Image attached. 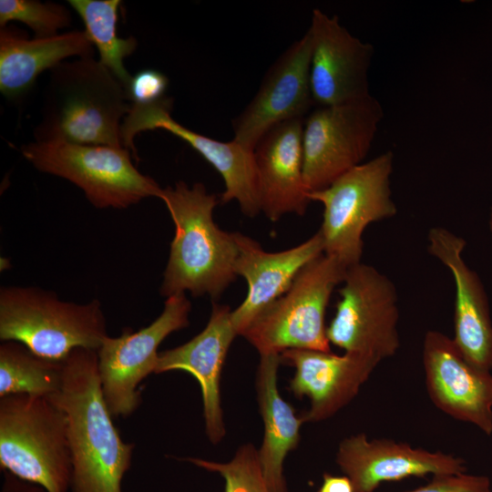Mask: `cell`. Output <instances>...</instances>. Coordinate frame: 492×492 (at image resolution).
Returning <instances> with one entry per match:
<instances>
[{
    "label": "cell",
    "instance_id": "obj_24",
    "mask_svg": "<svg viewBox=\"0 0 492 492\" xmlns=\"http://www.w3.org/2000/svg\"><path fill=\"white\" fill-rule=\"evenodd\" d=\"M69 5L78 14L85 32L97 49L99 62L109 69L128 91L132 76L124 66V59L137 48L133 36L122 38L117 35L118 12L120 0H69Z\"/></svg>",
    "mask_w": 492,
    "mask_h": 492
},
{
    "label": "cell",
    "instance_id": "obj_31",
    "mask_svg": "<svg viewBox=\"0 0 492 492\" xmlns=\"http://www.w3.org/2000/svg\"><path fill=\"white\" fill-rule=\"evenodd\" d=\"M317 492H354V486L346 476L324 473L323 483Z\"/></svg>",
    "mask_w": 492,
    "mask_h": 492
},
{
    "label": "cell",
    "instance_id": "obj_4",
    "mask_svg": "<svg viewBox=\"0 0 492 492\" xmlns=\"http://www.w3.org/2000/svg\"><path fill=\"white\" fill-rule=\"evenodd\" d=\"M0 467L47 492H68L71 488L67 420L49 397H0Z\"/></svg>",
    "mask_w": 492,
    "mask_h": 492
},
{
    "label": "cell",
    "instance_id": "obj_10",
    "mask_svg": "<svg viewBox=\"0 0 492 492\" xmlns=\"http://www.w3.org/2000/svg\"><path fill=\"white\" fill-rule=\"evenodd\" d=\"M383 117L382 106L372 95L309 113L302 129V172L309 193L362 164Z\"/></svg>",
    "mask_w": 492,
    "mask_h": 492
},
{
    "label": "cell",
    "instance_id": "obj_16",
    "mask_svg": "<svg viewBox=\"0 0 492 492\" xmlns=\"http://www.w3.org/2000/svg\"><path fill=\"white\" fill-rule=\"evenodd\" d=\"M336 463L350 478L354 492H374L383 482L409 477L460 475L466 470L460 457L388 439L369 441L364 433L339 444Z\"/></svg>",
    "mask_w": 492,
    "mask_h": 492
},
{
    "label": "cell",
    "instance_id": "obj_1",
    "mask_svg": "<svg viewBox=\"0 0 492 492\" xmlns=\"http://www.w3.org/2000/svg\"><path fill=\"white\" fill-rule=\"evenodd\" d=\"M66 414L73 492H123L135 445L121 438L103 395L97 351L77 348L64 360L58 391L47 396Z\"/></svg>",
    "mask_w": 492,
    "mask_h": 492
},
{
    "label": "cell",
    "instance_id": "obj_6",
    "mask_svg": "<svg viewBox=\"0 0 492 492\" xmlns=\"http://www.w3.org/2000/svg\"><path fill=\"white\" fill-rule=\"evenodd\" d=\"M348 267L324 253L306 264L288 291L264 309L241 333L260 354L288 349L331 352L325 313Z\"/></svg>",
    "mask_w": 492,
    "mask_h": 492
},
{
    "label": "cell",
    "instance_id": "obj_9",
    "mask_svg": "<svg viewBox=\"0 0 492 492\" xmlns=\"http://www.w3.org/2000/svg\"><path fill=\"white\" fill-rule=\"evenodd\" d=\"M339 295L326 329L330 343L379 363L395 355L400 339L393 282L374 267L359 262L348 268Z\"/></svg>",
    "mask_w": 492,
    "mask_h": 492
},
{
    "label": "cell",
    "instance_id": "obj_17",
    "mask_svg": "<svg viewBox=\"0 0 492 492\" xmlns=\"http://www.w3.org/2000/svg\"><path fill=\"white\" fill-rule=\"evenodd\" d=\"M281 363L295 369L290 390L310 399L302 414L304 422H320L335 415L358 394L379 362L355 354L288 349L280 354Z\"/></svg>",
    "mask_w": 492,
    "mask_h": 492
},
{
    "label": "cell",
    "instance_id": "obj_11",
    "mask_svg": "<svg viewBox=\"0 0 492 492\" xmlns=\"http://www.w3.org/2000/svg\"><path fill=\"white\" fill-rule=\"evenodd\" d=\"M191 304L185 293L166 299L160 315L149 325L104 340L97 367L105 402L113 417H128L141 403L140 383L157 367L160 343L172 333L190 324Z\"/></svg>",
    "mask_w": 492,
    "mask_h": 492
},
{
    "label": "cell",
    "instance_id": "obj_3",
    "mask_svg": "<svg viewBox=\"0 0 492 492\" xmlns=\"http://www.w3.org/2000/svg\"><path fill=\"white\" fill-rule=\"evenodd\" d=\"M160 200L175 226L169 261L160 286L162 296L189 292L217 301L235 280L238 247L234 232L220 230L213 220L220 198L202 183L178 181L163 189Z\"/></svg>",
    "mask_w": 492,
    "mask_h": 492
},
{
    "label": "cell",
    "instance_id": "obj_30",
    "mask_svg": "<svg viewBox=\"0 0 492 492\" xmlns=\"http://www.w3.org/2000/svg\"><path fill=\"white\" fill-rule=\"evenodd\" d=\"M3 475L0 492H47L41 486L20 479L6 471H3Z\"/></svg>",
    "mask_w": 492,
    "mask_h": 492
},
{
    "label": "cell",
    "instance_id": "obj_29",
    "mask_svg": "<svg viewBox=\"0 0 492 492\" xmlns=\"http://www.w3.org/2000/svg\"><path fill=\"white\" fill-rule=\"evenodd\" d=\"M407 492H492L490 480L485 476L437 475L430 483Z\"/></svg>",
    "mask_w": 492,
    "mask_h": 492
},
{
    "label": "cell",
    "instance_id": "obj_26",
    "mask_svg": "<svg viewBox=\"0 0 492 492\" xmlns=\"http://www.w3.org/2000/svg\"><path fill=\"white\" fill-rule=\"evenodd\" d=\"M18 21L32 29L36 38L59 35L61 29L70 26L72 18L68 8L53 2L36 0H1L0 27Z\"/></svg>",
    "mask_w": 492,
    "mask_h": 492
},
{
    "label": "cell",
    "instance_id": "obj_2",
    "mask_svg": "<svg viewBox=\"0 0 492 492\" xmlns=\"http://www.w3.org/2000/svg\"><path fill=\"white\" fill-rule=\"evenodd\" d=\"M128 101L126 87L93 56L65 60L50 70L35 141L124 148Z\"/></svg>",
    "mask_w": 492,
    "mask_h": 492
},
{
    "label": "cell",
    "instance_id": "obj_7",
    "mask_svg": "<svg viewBox=\"0 0 492 492\" xmlns=\"http://www.w3.org/2000/svg\"><path fill=\"white\" fill-rule=\"evenodd\" d=\"M393 164L394 154L386 151L308 194L311 201L323 206L319 231L324 254L348 268L361 262L366 227L397 213L390 188Z\"/></svg>",
    "mask_w": 492,
    "mask_h": 492
},
{
    "label": "cell",
    "instance_id": "obj_27",
    "mask_svg": "<svg viewBox=\"0 0 492 492\" xmlns=\"http://www.w3.org/2000/svg\"><path fill=\"white\" fill-rule=\"evenodd\" d=\"M199 467L218 473L224 479V492H269L252 444H244L229 462H215L198 457H186Z\"/></svg>",
    "mask_w": 492,
    "mask_h": 492
},
{
    "label": "cell",
    "instance_id": "obj_21",
    "mask_svg": "<svg viewBox=\"0 0 492 492\" xmlns=\"http://www.w3.org/2000/svg\"><path fill=\"white\" fill-rule=\"evenodd\" d=\"M303 121L273 127L254 149L261 211L273 222L287 213L304 215L311 201L302 172Z\"/></svg>",
    "mask_w": 492,
    "mask_h": 492
},
{
    "label": "cell",
    "instance_id": "obj_5",
    "mask_svg": "<svg viewBox=\"0 0 492 492\" xmlns=\"http://www.w3.org/2000/svg\"><path fill=\"white\" fill-rule=\"evenodd\" d=\"M108 336L97 299L83 304L36 287L0 290L2 342H19L40 357L61 362L77 348L97 351Z\"/></svg>",
    "mask_w": 492,
    "mask_h": 492
},
{
    "label": "cell",
    "instance_id": "obj_20",
    "mask_svg": "<svg viewBox=\"0 0 492 492\" xmlns=\"http://www.w3.org/2000/svg\"><path fill=\"white\" fill-rule=\"evenodd\" d=\"M238 247L234 271L245 279L248 292L243 302L231 311V323L241 335L251 323L285 293L302 269L323 253V241L318 231L292 248L265 251L255 240L234 232Z\"/></svg>",
    "mask_w": 492,
    "mask_h": 492
},
{
    "label": "cell",
    "instance_id": "obj_12",
    "mask_svg": "<svg viewBox=\"0 0 492 492\" xmlns=\"http://www.w3.org/2000/svg\"><path fill=\"white\" fill-rule=\"evenodd\" d=\"M172 99L163 98L149 104L131 103L120 133L125 149L138 160L134 139L142 131L164 129L195 149L221 176L225 190L221 203L236 200L242 213L250 218L261 212L254 151L235 140L220 141L197 133L177 122L170 115Z\"/></svg>",
    "mask_w": 492,
    "mask_h": 492
},
{
    "label": "cell",
    "instance_id": "obj_13",
    "mask_svg": "<svg viewBox=\"0 0 492 492\" xmlns=\"http://www.w3.org/2000/svg\"><path fill=\"white\" fill-rule=\"evenodd\" d=\"M310 56L311 37L306 31L272 64L254 97L232 119L233 140L254 151L271 128L303 118L310 112L315 105L310 84Z\"/></svg>",
    "mask_w": 492,
    "mask_h": 492
},
{
    "label": "cell",
    "instance_id": "obj_18",
    "mask_svg": "<svg viewBox=\"0 0 492 492\" xmlns=\"http://www.w3.org/2000/svg\"><path fill=\"white\" fill-rule=\"evenodd\" d=\"M237 335L230 307L213 302L205 328L187 343L160 352L155 370V374L183 371L196 378L201 390L206 435L213 445L226 434L220 381L228 351Z\"/></svg>",
    "mask_w": 492,
    "mask_h": 492
},
{
    "label": "cell",
    "instance_id": "obj_8",
    "mask_svg": "<svg viewBox=\"0 0 492 492\" xmlns=\"http://www.w3.org/2000/svg\"><path fill=\"white\" fill-rule=\"evenodd\" d=\"M21 152L39 171L80 188L97 209H125L162 195L163 189L137 169L131 151L125 148L35 141L24 145Z\"/></svg>",
    "mask_w": 492,
    "mask_h": 492
},
{
    "label": "cell",
    "instance_id": "obj_32",
    "mask_svg": "<svg viewBox=\"0 0 492 492\" xmlns=\"http://www.w3.org/2000/svg\"><path fill=\"white\" fill-rule=\"evenodd\" d=\"M489 228L492 232V209H491L490 219H489Z\"/></svg>",
    "mask_w": 492,
    "mask_h": 492
},
{
    "label": "cell",
    "instance_id": "obj_25",
    "mask_svg": "<svg viewBox=\"0 0 492 492\" xmlns=\"http://www.w3.org/2000/svg\"><path fill=\"white\" fill-rule=\"evenodd\" d=\"M63 364L64 361H52L36 355L19 342H2L0 397L12 395H53L60 388Z\"/></svg>",
    "mask_w": 492,
    "mask_h": 492
},
{
    "label": "cell",
    "instance_id": "obj_23",
    "mask_svg": "<svg viewBox=\"0 0 492 492\" xmlns=\"http://www.w3.org/2000/svg\"><path fill=\"white\" fill-rule=\"evenodd\" d=\"M279 354L260 355L256 375L259 409L263 420L264 435L258 457L269 492H288L283 473L286 456L300 440V427L304 423L291 404L280 395L277 384Z\"/></svg>",
    "mask_w": 492,
    "mask_h": 492
},
{
    "label": "cell",
    "instance_id": "obj_22",
    "mask_svg": "<svg viewBox=\"0 0 492 492\" xmlns=\"http://www.w3.org/2000/svg\"><path fill=\"white\" fill-rule=\"evenodd\" d=\"M94 47L85 31L30 39L21 30L1 27L0 91L7 99H18L33 87L41 73L71 56H94Z\"/></svg>",
    "mask_w": 492,
    "mask_h": 492
},
{
    "label": "cell",
    "instance_id": "obj_28",
    "mask_svg": "<svg viewBox=\"0 0 492 492\" xmlns=\"http://www.w3.org/2000/svg\"><path fill=\"white\" fill-rule=\"evenodd\" d=\"M168 85V77L160 71L143 69L132 77L128 95L133 104H149L165 97Z\"/></svg>",
    "mask_w": 492,
    "mask_h": 492
},
{
    "label": "cell",
    "instance_id": "obj_15",
    "mask_svg": "<svg viewBox=\"0 0 492 492\" xmlns=\"http://www.w3.org/2000/svg\"><path fill=\"white\" fill-rule=\"evenodd\" d=\"M425 383L432 402L448 415L492 434V375L463 356L454 340L428 331L423 343Z\"/></svg>",
    "mask_w": 492,
    "mask_h": 492
},
{
    "label": "cell",
    "instance_id": "obj_14",
    "mask_svg": "<svg viewBox=\"0 0 492 492\" xmlns=\"http://www.w3.org/2000/svg\"><path fill=\"white\" fill-rule=\"evenodd\" d=\"M310 84L314 104L326 107L370 96L371 44L353 36L336 15L312 12Z\"/></svg>",
    "mask_w": 492,
    "mask_h": 492
},
{
    "label": "cell",
    "instance_id": "obj_19",
    "mask_svg": "<svg viewBox=\"0 0 492 492\" xmlns=\"http://www.w3.org/2000/svg\"><path fill=\"white\" fill-rule=\"evenodd\" d=\"M428 252L452 273L456 286L454 342L474 366L492 370V323L487 294L477 274L465 263L463 238L443 227L431 228Z\"/></svg>",
    "mask_w": 492,
    "mask_h": 492
}]
</instances>
